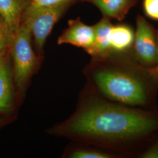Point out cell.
I'll use <instances>...</instances> for the list:
<instances>
[{
	"label": "cell",
	"instance_id": "obj_1",
	"mask_svg": "<svg viewBox=\"0 0 158 158\" xmlns=\"http://www.w3.org/2000/svg\"><path fill=\"white\" fill-rule=\"evenodd\" d=\"M68 130L74 135L110 145L124 156L140 157L158 138V108L96 101L80 111Z\"/></svg>",
	"mask_w": 158,
	"mask_h": 158
},
{
	"label": "cell",
	"instance_id": "obj_2",
	"mask_svg": "<svg viewBox=\"0 0 158 158\" xmlns=\"http://www.w3.org/2000/svg\"><path fill=\"white\" fill-rule=\"evenodd\" d=\"M95 69L92 79L99 91L113 102L135 107L155 108L158 80L149 68L127 57Z\"/></svg>",
	"mask_w": 158,
	"mask_h": 158
},
{
	"label": "cell",
	"instance_id": "obj_3",
	"mask_svg": "<svg viewBox=\"0 0 158 158\" xmlns=\"http://www.w3.org/2000/svg\"><path fill=\"white\" fill-rule=\"evenodd\" d=\"M73 0L55 6H34L29 5L23 15L21 23L29 27L38 50H42L55 23L62 16Z\"/></svg>",
	"mask_w": 158,
	"mask_h": 158
},
{
	"label": "cell",
	"instance_id": "obj_4",
	"mask_svg": "<svg viewBox=\"0 0 158 158\" xmlns=\"http://www.w3.org/2000/svg\"><path fill=\"white\" fill-rule=\"evenodd\" d=\"M32 36L28 27L21 23L12 42L14 79L19 89H22L26 83L36 62L31 45Z\"/></svg>",
	"mask_w": 158,
	"mask_h": 158
},
{
	"label": "cell",
	"instance_id": "obj_5",
	"mask_svg": "<svg viewBox=\"0 0 158 158\" xmlns=\"http://www.w3.org/2000/svg\"><path fill=\"white\" fill-rule=\"evenodd\" d=\"M134 46L135 58L142 66L152 68L158 64L156 32L152 26L141 16L136 18Z\"/></svg>",
	"mask_w": 158,
	"mask_h": 158
},
{
	"label": "cell",
	"instance_id": "obj_6",
	"mask_svg": "<svg viewBox=\"0 0 158 158\" xmlns=\"http://www.w3.org/2000/svg\"><path fill=\"white\" fill-rule=\"evenodd\" d=\"M95 40L93 26H89L79 18L70 20L68 28L59 37V45L70 44L84 49L88 53L91 51Z\"/></svg>",
	"mask_w": 158,
	"mask_h": 158
},
{
	"label": "cell",
	"instance_id": "obj_7",
	"mask_svg": "<svg viewBox=\"0 0 158 158\" xmlns=\"http://www.w3.org/2000/svg\"><path fill=\"white\" fill-rule=\"evenodd\" d=\"M31 0H0V16L13 35L21 25Z\"/></svg>",
	"mask_w": 158,
	"mask_h": 158
},
{
	"label": "cell",
	"instance_id": "obj_8",
	"mask_svg": "<svg viewBox=\"0 0 158 158\" xmlns=\"http://www.w3.org/2000/svg\"><path fill=\"white\" fill-rule=\"evenodd\" d=\"M113 25L107 19H102L93 26L95 32L94 46L89 54L97 59L108 56L111 53L110 35Z\"/></svg>",
	"mask_w": 158,
	"mask_h": 158
},
{
	"label": "cell",
	"instance_id": "obj_9",
	"mask_svg": "<svg viewBox=\"0 0 158 158\" xmlns=\"http://www.w3.org/2000/svg\"><path fill=\"white\" fill-rule=\"evenodd\" d=\"M13 90L11 73L6 55L0 58V113L11 109Z\"/></svg>",
	"mask_w": 158,
	"mask_h": 158
},
{
	"label": "cell",
	"instance_id": "obj_10",
	"mask_svg": "<svg viewBox=\"0 0 158 158\" xmlns=\"http://www.w3.org/2000/svg\"><path fill=\"white\" fill-rule=\"evenodd\" d=\"M135 33L130 27L125 25H113L110 35L111 52L125 53L134 45Z\"/></svg>",
	"mask_w": 158,
	"mask_h": 158
},
{
	"label": "cell",
	"instance_id": "obj_11",
	"mask_svg": "<svg viewBox=\"0 0 158 158\" xmlns=\"http://www.w3.org/2000/svg\"><path fill=\"white\" fill-rule=\"evenodd\" d=\"M92 2L108 18L121 19L127 10L130 0H92Z\"/></svg>",
	"mask_w": 158,
	"mask_h": 158
},
{
	"label": "cell",
	"instance_id": "obj_12",
	"mask_svg": "<svg viewBox=\"0 0 158 158\" xmlns=\"http://www.w3.org/2000/svg\"><path fill=\"white\" fill-rule=\"evenodd\" d=\"M14 35L0 16V58L4 56L11 49Z\"/></svg>",
	"mask_w": 158,
	"mask_h": 158
},
{
	"label": "cell",
	"instance_id": "obj_13",
	"mask_svg": "<svg viewBox=\"0 0 158 158\" xmlns=\"http://www.w3.org/2000/svg\"><path fill=\"white\" fill-rule=\"evenodd\" d=\"M73 158H110L111 155L106 153L91 149H79L72 153L70 156Z\"/></svg>",
	"mask_w": 158,
	"mask_h": 158
},
{
	"label": "cell",
	"instance_id": "obj_14",
	"mask_svg": "<svg viewBox=\"0 0 158 158\" xmlns=\"http://www.w3.org/2000/svg\"><path fill=\"white\" fill-rule=\"evenodd\" d=\"M143 7L148 17L158 21V0H144Z\"/></svg>",
	"mask_w": 158,
	"mask_h": 158
},
{
	"label": "cell",
	"instance_id": "obj_15",
	"mask_svg": "<svg viewBox=\"0 0 158 158\" xmlns=\"http://www.w3.org/2000/svg\"><path fill=\"white\" fill-rule=\"evenodd\" d=\"M140 158H158V138L142 152Z\"/></svg>",
	"mask_w": 158,
	"mask_h": 158
},
{
	"label": "cell",
	"instance_id": "obj_16",
	"mask_svg": "<svg viewBox=\"0 0 158 158\" xmlns=\"http://www.w3.org/2000/svg\"><path fill=\"white\" fill-rule=\"evenodd\" d=\"M66 0H31L30 5L34 6H55Z\"/></svg>",
	"mask_w": 158,
	"mask_h": 158
},
{
	"label": "cell",
	"instance_id": "obj_17",
	"mask_svg": "<svg viewBox=\"0 0 158 158\" xmlns=\"http://www.w3.org/2000/svg\"><path fill=\"white\" fill-rule=\"evenodd\" d=\"M151 72H152V73L156 77V79L158 80V64L155 66V67L152 68H149Z\"/></svg>",
	"mask_w": 158,
	"mask_h": 158
},
{
	"label": "cell",
	"instance_id": "obj_18",
	"mask_svg": "<svg viewBox=\"0 0 158 158\" xmlns=\"http://www.w3.org/2000/svg\"><path fill=\"white\" fill-rule=\"evenodd\" d=\"M156 42H157V46H158V31L156 32Z\"/></svg>",
	"mask_w": 158,
	"mask_h": 158
},
{
	"label": "cell",
	"instance_id": "obj_19",
	"mask_svg": "<svg viewBox=\"0 0 158 158\" xmlns=\"http://www.w3.org/2000/svg\"><path fill=\"white\" fill-rule=\"evenodd\" d=\"M74 1H76V0H73Z\"/></svg>",
	"mask_w": 158,
	"mask_h": 158
}]
</instances>
